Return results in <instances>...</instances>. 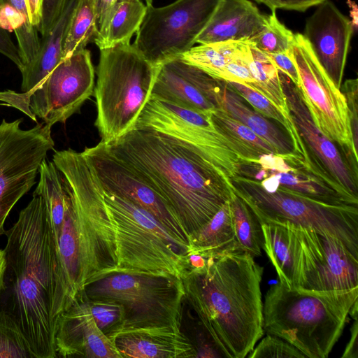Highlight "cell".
I'll return each instance as SVG.
<instances>
[{"label": "cell", "instance_id": "7", "mask_svg": "<svg viewBox=\"0 0 358 358\" xmlns=\"http://www.w3.org/2000/svg\"><path fill=\"white\" fill-rule=\"evenodd\" d=\"M52 162L73 194L79 245V293L88 284L115 273L114 233L102 188L82 152L71 149L56 151Z\"/></svg>", "mask_w": 358, "mask_h": 358}, {"label": "cell", "instance_id": "6", "mask_svg": "<svg viewBox=\"0 0 358 358\" xmlns=\"http://www.w3.org/2000/svg\"><path fill=\"white\" fill-rule=\"evenodd\" d=\"M158 67L130 43L100 50L94 95L101 141H114L133 129L150 98Z\"/></svg>", "mask_w": 358, "mask_h": 358}, {"label": "cell", "instance_id": "49", "mask_svg": "<svg viewBox=\"0 0 358 358\" xmlns=\"http://www.w3.org/2000/svg\"><path fill=\"white\" fill-rule=\"evenodd\" d=\"M188 260L191 268L193 272L203 271L207 266V258L198 254H189Z\"/></svg>", "mask_w": 358, "mask_h": 358}, {"label": "cell", "instance_id": "33", "mask_svg": "<svg viewBox=\"0 0 358 358\" xmlns=\"http://www.w3.org/2000/svg\"><path fill=\"white\" fill-rule=\"evenodd\" d=\"M96 31L94 0H78L64 39L63 59L86 48L93 41Z\"/></svg>", "mask_w": 358, "mask_h": 358}, {"label": "cell", "instance_id": "40", "mask_svg": "<svg viewBox=\"0 0 358 358\" xmlns=\"http://www.w3.org/2000/svg\"><path fill=\"white\" fill-rule=\"evenodd\" d=\"M348 107L352 138L354 147L357 150L358 117H357V94L358 80L357 78L347 80L341 87Z\"/></svg>", "mask_w": 358, "mask_h": 358}, {"label": "cell", "instance_id": "1", "mask_svg": "<svg viewBox=\"0 0 358 358\" xmlns=\"http://www.w3.org/2000/svg\"><path fill=\"white\" fill-rule=\"evenodd\" d=\"M5 235L0 314L18 329L36 358H55L59 319L73 296L41 196L33 194Z\"/></svg>", "mask_w": 358, "mask_h": 358}, {"label": "cell", "instance_id": "21", "mask_svg": "<svg viewBox=\"0 0 358 358\" xmlns=\"http://www.w3.org/2000/svg\"><path fill=\"white\" fill-rule=\"evenodd\" d=\"M124 357H196V348L181 330L171 327L124 330L109 337Z\"/></svg>", "mask_w": 358, "mask_h": 358}, {"label": "cell", "instance_id": "48", "mask_svg": "<svg viewBox=\"0 0 358 358\" xmlns=\"http://www.w3.org/2000/svg\"><path fill=\"white\" fill-rule=\"evenodd\" d=\"M29 11V22L38 27L41 20V9L43 0H25Z\"/></svg>", "mask_w": 358, "mask_h": 358}, {"label": "cell", "instance_id": "52", "mask_svg": "<svg viewBox=\"0 0 358 358\" xmlns=\"http://www.w3.org/2000/svg\"><path fill=\"white\" fill-rule=\"evenodd\" d=\"M358 301H355L353 303L352 306L350 308V310L349 312V315L352 317V319L356 320L357 319V313H358V305H357Z\"/></svg>", "mask_w": 358, "mask_h": 358}, {"label": "cell", "instance_id": "26", "mask_svg": "<svg viewBox=\"0 0 358 358\" xmlns=\"http://www.w3.org/2000/svg\"><path fill=\"white\" fill-rule=\"evenodd\" d=\"M190 248L189 254L206 258L241 251L234 234L229 200L191 237Z\"/></svg>", "mask_w": 358, "mask_h": 358}, {"label": "cell", "instance_id": "47", "mask_svg": "<svg viewBox=\"0 0 358 358\" xmlns=\"http://www.w3.org/2000/svg\"><path fill=\"white\" fill-rule=\"evenodd\" d=\"M325 0H281L282 8L304 12L308 8L317 6Z\"/></svg>", "mask_w": 358, "mask_h": 358}, {"label": "cell", "instance_id": "14", "mask_svg": "<svg viewBox=\"0 0 358 358\" xmlns=\"http://www.w3.org/2000/svg\"><path fill=\"white\" fill-rule=\"evenodd\" d=\"M289 52L299 73V85L296 87L313 123L341 148L352 164H357L348 107L341 90L320 64L303 34H294Z\"/></svg>", "mask_w": 358, "mask_h": 358}, {"label": "cell", "instance_id": "43", "mask_svg": "<svg viewBox=\"0 0 358 358\" xmlns=\"http://www.w3.org/2000/svg\"><path fill=\"white\" fill-rule=\"evenodd\" d=\"M25 24H31L14 7L6 1L0 2V29L8 32L15 31Z\"/></svg>", "mask_w": 358, "mask_h": 358}, {"label": "cell", "instance_id": "53", "mask_svg": "<svg viewBox=\"0 0 358 358\" xmlns=\"http://www.w3.org/2000/svg\"><path fill=\"white\" fill-rule=\"evenodd\" d=\"M4 268V256L3 250H0V282L1 280L3 271Z\"/></svg>", "mask_w": 358, "mask_h": 358}, {"label": "cell", "instance_id": "29", "mask_svg": "<svg viewBox=\"0 0 358 358\" xmlns=\"http://www.w3.org/2000/svg\"><path fill=\"white\" fill-rule=\"evenodd\" d=\"M249 42V41H248ZM249 67L255 80L252 90L268 99L288 119H291L278 70L264 52L250 42Z\"/></svg>", "mask_w": 358, "mask_h": 358}, {"label": "cell", "instance_id": "31", "mask_svg": "<svg viewBox=\"0 0 358 358\" xmlns=\"http://www.w3.org/2000/svg\"><path fill=\"white\" fill-rule=\"evenodd\" d=\"M146 4L142 0H120L108 24L100 50L130 43L144 18Z\"/></svg>", "mask_w": 358, "mask_h": 358}, {"label": "cell", "instance_id": "4", "mask_svg": "<svg viewBox=\"0 0 358 358\" xmlns=\"http://www.w3.org/2000/svg\"><path fill=\"white\" fill-rule=\"evenodd\" d=\"M358 287L343 290L287 288L277 282L263 302V329L306 357L327 358L340 338Z\"/></svg>", "mask_w": 358, "mask_h": 358}, {"label": "cell", "instance_id": "19", "mask_svg": "<svg viewBox=\"0 0 358 358\" xmlns=\"http://www.w3.org/2000/svg\"><path fill=\"white\" fill-rule=\"evenodd\" d=\"M290 117L309 149L322 166L343 187L357 195V166L315 125L299 90L278 70Z\"/></svg>", "mask_w": 358, "mask_h": 358}, {"label": "cell", "instance_id": "8", "mask_svg": "<svg viewBox=\"0 0 358 358\" xmlns=\"http://www.w3.org/2000/svg\"><path fill=\"white\" fill-rule=\"evenodd\" d=\"M80 292L88 299L110 300L123 306V324L110 336L131 329L181 330L185 289L182 280L171 274L113 273L88 284Z\"/></svg>", "mask_w": 358, "mask_h": 358}, {"label": "cell", "instance_id": "36", "mask_svg": "<svg viewBox=\"0 0 358 358\" xmlns=\"http://www.w3.org/2000/svg\"><path fill=\"white\" fill-rule=\"evenodd\" d=\"M85 297L96 324L108 337L121 327L124 315L123 306L120 303L110 300L88 299Z\"/></svg>", "mask_w": 358, "mask_h": 358}, {"label": "cell", "instance_id": "3", "mask_svg": "<svg viewBox=\"0 0 358 358\" xmlns=\"http://www.w3.org/2000/svg\"><path fill=\"white\" fill-rule=\"evenodd\" d=\"M263 271L250 254L236 251L207 258L203 271L182 280L185 299L222 357H246L264 334Z\"/></svg>", "mask_w": 358, "mask_h": 358}, {"label": "cell", "instance_id": "45", "mask_svg": "<svg viewBox=\"0 0 358 358\" xmlns=\"http://www.w3.org/2000/svg\"><path fill=\"white\" fill-rule=\"evenodd\" d=\"M4 0H0V2ZM0 53L11 60L22 71L24 62L20 54L17 45L12 41L8 32L0 29Z\"/></svg>", "mask_w": 358, "mask_h": 358}, {"label": "cell", "instance_id": "18", "mask_svg": "<svg viewBox=\"0 0 358 358\" xmlns=\"http://www.w3.org/2000/svg\"><path fill=\"white\" fill-rule=\"evenodd\" d=\"M317 6L307 20L303 35L320 64L341 89L353 26L331 1L325 0Z\"/></svg>", "mask_w": 358, "mask_h": 358}, {"label": "cell", "instance_id": "16", "mask_svg": "<svg viewBox=\"0 0 358 358\" xmlns=\"http://www.w3.org/2000/svg\"><path fill=\"white\" fill-rule=\"evenodd\" d=\"M294 242L295 288L343 290L358 287V256L338 238L287 221Z\"/></svg>", "mask_w": 358, "mask_h": 358}, {"label": "cell", "instance_id": "24", "mask_svg": "<svg viewBox=\"0 0 358 358\" xmlns=\"http://www.w3.org/2000/svg\"><path fill=\"white\" fill-rule=\"evenodd\" d=\"M216 108L221 109L234 119L241 122L259 137L273 145L278 154L293 150L289 136L255 109L250 108L226 81L216 79L208 96Z\"/></svg>", "mask_w": 358, "mask_h": 358}, {"label": "cell", "instance_id": "12", "mask_svg": "<svg viewBox=\"0 0 358 358\" xmlns=\"http://www.w3.org/2000/svg\"><path fill=\"white\" fill-rule=\"evenodd\" d=\"M138 129H154L188 143L229 180L238 176L245 162L236 146L215 127L210 112L150 97L133 128Z\"/></svg>", "mask_w": 358, "mask_h": 358}, {"label": "cell", "instance_id": "9", "mask_svg": "<svg viewBox=\"0 0 358 358\" xmlns=\"http://www.w3.org/2000/svg\"><path fill=\"white\" fill-rule=\"evenodd\" d=\"M230 182L261 224L288 221L310 228L338 238L358 256L357 206L331 205L282 188L266 191L258 181L243 176Z\"/></svg>", "mask_w": 358, "mask_h": 358}, {"label": "cell", "instance_id": "15", "mask_svg": "<svg viewBox=\"0 0 358 358\" xmlns=\"http://www.w3.org/2000/svg\"><path fill=\"white\" fill-rule=\"evenodd\" d=\"M21 122L0 124V236L5 234L10 211L35 184L41 164L55 145L51 127L41 122L24 130Z\"/></svg>", "mask_w": 358, "mask_h": 358}, {"label": "cell", "instance_id": "2", "mask_svg": "<svg viewBox=\"0 0 358 358\" xmlns=\"http://www.w3.org/2000/svg\"><path fill=\"white\" fill-rule=\"evenodd\" d=\"M105 144L162 198L189 242L231 197L230 180L190 145L170 135L131 129Z\"/></svg>", "mask_w": 358, "mask_h": 358}, {"label": "cell", "instance_id": "50", "mask_svg": "<svg viewBox=\"0 0 358 358\" xmlns=\"http://www.w3.org/2000/svg\"><path fill=\"white\" fill-rule=\"evenodd\" d=\"M17 11H19L24 17L29 20V11L25 0H4Z\"/></svg>", "mask_w": 358, "mask_h": 358}, {"label": "cell", "instance_id": "41", "mask_svg": "<svg viewBox=\"0 0 358 358\" xmlns=\"http://www.w3.org/2000/svg\"><path fill=\"white\" fill-rule=\"evenodd\" d=\"M120 0H94L96 35L93 42L99 48L103 42L115 8Z\"/></svg>", "mask_w": 358, "mask_h": 358}, {"label": "cell", "instance_id": "34", "mask_svg": "<svg viewBox=\"0 0 358 358\" xmlns=\"http://www.w3.org/2000/svg\"><path fill=\"white\" fill-rule=\"evenodd\" d=\"M294 34L281 23L275 11L266 15L262 30L248 40L251 44L266 54L289 52Z\"/></svg>", "mask_w": 358, "mask_h": 358}, {"label": "cell", "instance_id": "39", "mask_svg": "<svg viewBox=\"0 0 358 358\" xmlns=\"http://www.w3.org/2000/svg\"><path fill=\"white\" fill-rule=\"evenodd\" d=\"M250 57L248 42L245 48L227 64L220 80L240 83L252 89L255 80L249 67Z\"/></svg>", "mask_w": 358, "mask_h": 358}, {"label": "cell", "instance_id": "22", "mask_svg": "<svg viewBox=\"0 0 358 358\" xmlns=\"http://www.w3.org/2000/svg\"><path fill=\"white\" fill-rule=\"evenodd\" d=\"M266 15L248 0H222L196 43L249 40L262 30Z\"/></svg>", "mask_w": 358, "mask_h": 358}, {"label": "cell", "instance_id": "28", "mask_svg": "<svg viewBox=\"0 0 358 358\" xmlns=\"http://www.w3.org/2000/svg\"><path fill=\"white\" fill-rule=\"evenodd\" d=\"M210 117L218 130L236 146L245 162L272 152L278 154L269 143L224 110L215 108L210 112Z\"/></svg>", "mask_w": 358, "mask_h": 358}, {"label": "cell", "instance_id": "17", "mask_svg": "<svg viewBox=\"0 0 358 358\" xmlns=\"http://www.w3.org/2000/svg\"><path fill=\"white\" fill-rule=\"evenodd\" d=\"M82 154L102 189L141 206L190 247L188 236L162 198L115 156L103 142L86 148Z\"/></svg>", "mask_w": 358, "mask_h": 358}, {"label": "cell", "instance_id": "13", "mask_svg": "<svg viewBox=\"0 0 358 358\" xmlns=\"http://www.w3.org/2000/svg\"><path fill=\"white\" fill-rule=\"evenodd\" d=\"M222 0H176L155 7L146 5L134 47L158 66L190 50Z\"/></svg>", "mask_w": 358, "mask_h": 358}, {"label": "cell", "instance_id": "30", "mask_svg": "<svg viewBox=\"0 0 358 358\" xmlns=\"http://www.w3.org/2000/svg\"><path fill=\"white\" fill-rule=\"evenodd\" d=\"M247 41H227L193 46L180 57L210 76L221 79L227 64L248 45Z\"/></svg>", "mask_w": 358, "mask_h": 358}, {"label": "cell", "instance_id": "37", "mask_svg": "<svg viewBox=\"0 0 358 358\" xmlns=\"http://www.w3.org/2000/svg\"><path fill=\"white\" fill-rule=\"evenodd\" d=\"M0 358H36L14 324L0 314Z\"/></svg>", "mask_w": 358, "mask_h": 358}, {"label": "cell", "instance_id": "46", "mask_svg": "<svg viewBox=\"0 0 358 358\" xmlns=\"http://www.w3.org/2000/svg\"><path fill=\"white\" fill-rule=\"evenodd\" d=\"M342 358H358V322L357 319L350 329V338L346 344Z\"/></svg>", "mask_w": 358, "mask_h": 358}, {"label": "cell", "instance_id": "11", "mask_svg": "<svg viewBox=\"0 0 358 358\" xmlns=\"http://www.w3.org/2000/svg\"><path fill=\"white\" fill-rule=\"evenodd\" d=\"M94 69L90 52L82 49L62 60L39 86L30 92H0V103L36 117L52 127L79 111L92 94Z\"/></svg>", "mask_w": 358, "mask_h": 358}, {"label": "cell", "instance_id": "51", "mask_svg": "<svg viewBox=\"0 0 358 358\" xmlns=\"http://www.w3.org/2000/svg\"><path fill=\"white\" fill-rule=\"evenodd\" d=\"M259 3H264L270 8L271 12L275 11L278 8H282L281 0H255Z\"/></svg>", "mask_w": 358, "mask_h": 358}, {"label": "cell", "instance_id": "32", "mask_svg": "<svg viewBox=\"0 0 358 358\" xmlns=\"http://www.w3.org/2000/svg\"><path fill=\"white\" fill-rule=\"evenodd\" d=\"M229 201L234 234L240 250L252 257L260 256L263 246L261 224L250 207L234 191Z\"/></svg>", "mask_w": 358, "mask_h": 358}, {"label": "cell", "instance_id": "35", "mask_svg": "<svg viewBox=\"0 0 358 358\" xmlns=\"http://www.w3.org/2000/svg\"><path fill=\"white\" fill-rule=\"evenodd\" d=\"M227 83L256 111L265 117L275 120L279 122L287 130L289 136L297 131L292 118L286 117L276 106L262 94L244 85L237 83Z\"/></svg>", "mask_w": 358, "mask_h": 358}, {"label": "cell", "instance_id": "42", "mask_svg": "<svg viewBox=\"0 0 358 358\" xmlns=\"http://www.w3.org/2000/svg\"><path fill=\"white\" fill-rule=\"evenodd\" d=\"M69 0H43L41 20L38 27L41 36L47 34L53 27Z\"/></svg>", "mask_w": 358, "mask_h": 358}, {"label": "cell", "instance_id": "23", "mask_svg": "<svg viewBox=\"0 0 358 358\" xmlns=\"http://www.w3.org/2000/svg\"><path fill=\"white\" fill-rule=\"evenodd\" d=\"M197 71L180 57L159 64L150 97L203 113L211 112L216 108L199 88Z\"/></svg>", "mask_w": 358, "mask_h": 358}, {"label": "cell", "instance_id": "20", "mask_svg": "<svg viewBox=\"0 0 358 358\" xmlns=\"http://www.w3.org/2000/svg\"><path fill=\"white\" fill-rule=\"evenodd\" d=\"M55 345L57 357L122 358L113 342L96 324L81 292L59 317Z\"/></svg>", "mask_w": 358, "mask_h": 358}, {"label": "cell", "instance_id": "27", "mask_svg": "<svg viewBox=\"0 0 358 358\" xmlns=\"http://www.w3.org/2000/svg\"><path fill=\"white\" fill-rule=\"evenodd\" d=\"M262 225L263 246L280 282L287 288H295L294 242L287 221L271 222Z\"/></svg>", "mask_w": 358, "mask_h": 358}, {"label": "cell", "instance_id": "5", "mask_svg": "<svg viewBox=\"0 0 358 358\" xmlns=\"http://www.w3.org/2000/svg\"><path fill=\"white\" fill-rule=\"evenodd\" d=\"M102 191L115 236V273H165L185 278L191 272L189 245L141 206L125 197Z\"/></svg>", "mask_w": 358, "mask_h": 358}, {"label": "cell", "instance_id": "25", "mask_svg": "<svg viewBox=\"0 0 358 358\" xmlns=\"http://www.w3.org/2000/svg\"><path fill=\"white\" fill-rule=\"evenodd\" d=\"M78 0H69L52 29L41 36L40 46L34 59L20 71L22 92H30L63 59V45Z\"/></svg>", "mask_w": 358, "mask_h": 358}, {"label": "cell", "instance_id": "38", "mask_svg": "<svg viewBox=\"0 0 358 358\" xmlns=\"http://www.w3.org/2000/svg\"><path fill=\"white\" fill-rule=\"evenodd\" d=\"M249 358H306L285 340L271 334L264 337L247 355Z\"/></svg>", "mask_w": 358, "mask_h": 358}, {"label": "cell", "instance_id": "44", "mask_svg": "<svg viewBox=\"0 0 358 358\" xmlns=\"http://www.w3.org/2000/svg\"><path fill=\"white\" fill-rule=\"evenodd\" d=\"M266 55L271 58L278 70L285 73L298 87L299 85V73L289 51Z\"/></svg>", "mask_w": 358, "mask_h": 358}, {"label": "cell", "instance_id": "10", "mask_svg": "<svg viewBox=\"0 0 358 358\" xmlns=\"http://www.w3.org/2000/svg\"><path fill=\"white\" fill-rule=\"evenodd\" d=\"M293 150L269 153L241 164L239 176L259 182L266 191L286 189L331 205L358 206V196L341 185L322 166L303 138H291Z\"/></svg>", "mask_w": 358, "mask_h": 358}]
</instances>
